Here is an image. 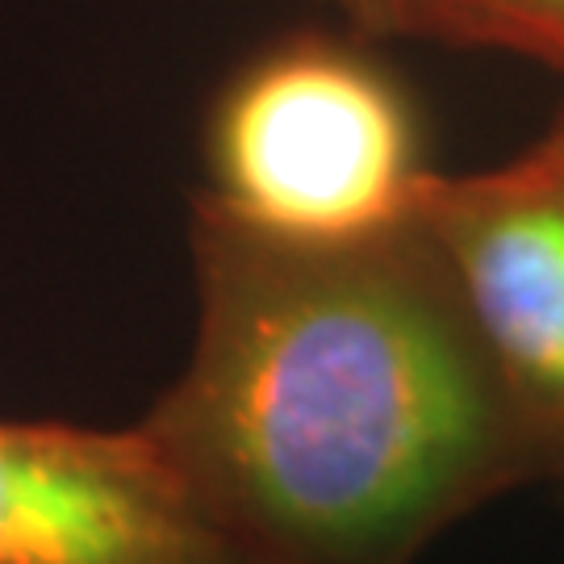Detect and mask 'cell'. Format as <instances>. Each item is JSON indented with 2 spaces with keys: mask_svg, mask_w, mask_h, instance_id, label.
I'll list each match as a JSON object with an SVG mask.
<instances>
[{
  "mask_svg": "<svg viewBox=\"0 0 564 564\" xmlns=\"http://www.w3.org/2000/svg\"><path fill=\"white\" fill-rule=\"evenodd\" d=\"M188 242L197 335L142 426L242 564H414L552 477L423 214L289 247L193 202Z\"/></svg>",
  "mask_w": 564,
  "mask_h": 564,
  "instance_id": "obj_1",
  "label": "cell"
},
{
  "mask_svg": "<svg viewBox=\"0 0 564 564\" xmlns=\"http://www.w3.org/2000/svg\"><path fill=\"white\" fill-rule=\"evenodd\" d=\"M197 197L289 247L377 239L419 214L435 167L405 84L364 46L289 34L223 84L205 121Z\"/></svg>",
  "mask_w": 564,
  "mask_h": 564,
  "instance_id": "obj_2",
  "label": "cell"
},
{
  "mask_svg": "<svg viewBox=\"0 0 564 564\" xmlns=\"http://www.w3.org/2000/svg\"><path fill=\"white\" fill-rule=\"evenodd\" d=\"M419 214L477 339L564 481V130L552 126L489 172H435Z\"/></svg>",
  "mask_w": 564,
  "mask_h": 564,
  "instance_id": "obj_3",
  "label": "cell"
},
{
  "mask_svg": "<svg viewBox=\"0 0 564 564\" xmlns=\"http://www.w3.org/2000/svg\"><path fill=\"white\" fill-rule=\"evenodd\" d=\"M0 564H242L142 423H0Z\"/></svg>",
  "mask_w": 564,
  "mask_h": 564,
  "instance_id": "obj_4",
  "label": "cell"
},
{
  "mask_svg": "<svg viewBox=\"0 0 564 564\" xmlns=\"http://www.w3.org/2000/svg\"><path fill=\"white\" fill-rule=\"evenodd\" d=\"M402 39L506 51L564 72V0H405Z\"/></svg>",
  "mask_w": 564,
  "mask_h": 564,
  "instance_id": "obj_5",
  "label": "cell"
},
{
  "mask_svg": "<svg viewBox=\"0 0 564 564\" xmlns=\"http://www.w3.org/2000/svg\"><path fill=\"white\" fill-rule=\"evenodd\" d=\"M364 39H402L405 0H330Z\"/></svg>",
  "mask_w": 564,
  "mask_h": 564,
  "instance_id": "obj_6",
  "label": "cell"
},
{
  "mask_svg": "<svg viewBox=\"0 0 564 564\" xmlns=\"http://www.w3.org/2000/svg\"><path fill=\"white\" fill-rule=\"evenodd\" d=\"M561 130H564V121H561Z\"/></svg>",
  "mask_w": 564,
  "mask_h": 564,
  "instance_id": "obj_7",
  "label": "cell"
}]
</instances>
